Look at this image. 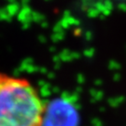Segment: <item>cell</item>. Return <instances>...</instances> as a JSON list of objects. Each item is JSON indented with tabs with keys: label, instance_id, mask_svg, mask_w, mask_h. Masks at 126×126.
I'll use <instances>...</instances> for the list:
<instances>
[{
	"label": "cell",
	"instance_id": "cell-1",
	"mask_svg": "<svg viewBox=\"0 0 126 126\" xmlns=\"http://www.w3.org/2000/svg\"><path fill=\"white\" fill-rule=\"evenodd\" d=\"M45 110L30 81L0 72V126H44Z\"/></svg>",
	"mask_w": 126,
	"mask_h": 126
},
{
	"label": "cell",
	"instance_id": "cell-2",
	"mask_svg": "<svg viewBox=\"0 0 126 126\" xmlns=\"http://www.w3.org/2000/svg\"><path fill=\"white\" fill-rule=\"evenodd\" d=\"M76 112L70 105L55 101L46 106L44 126H74L77 122Z\"/></svg>",
	"mask_w": 126,
	"mask_h": 126
}]
</instances>
